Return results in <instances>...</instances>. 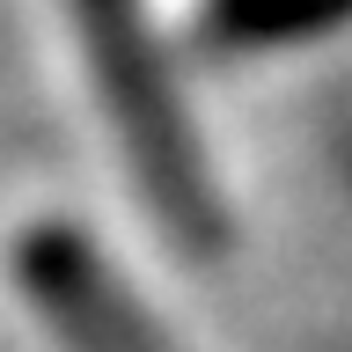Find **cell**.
<instances>
[{"instance_id":"obj_1","label":"cell","mask_w":352,"mask_h":352,"mask_svg":"<svg viewBox=\"0 0 352 352\" xmlns=\"http://www.w3.org/2000/svg\"><path fill=\"white\" fill-rule=\"evenodd\" d=\"M74 15H81V37L96 52V74H103L110 103L125 118V147L147 176V191L184 220H206V184H198V162L184 147V125L169 118V96L154 81L147 66V37H140V15H132V0H74Z\"/></svg>"}]
</instances>
